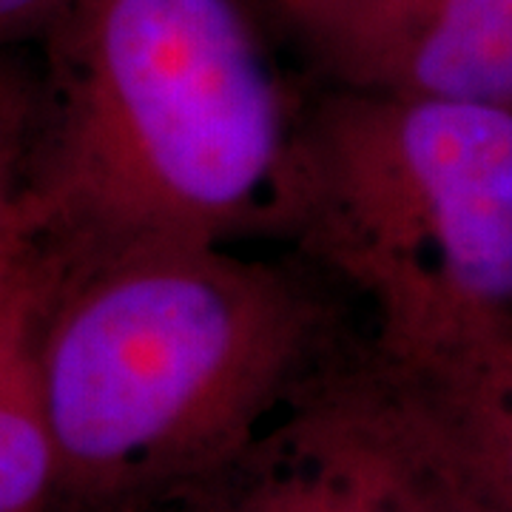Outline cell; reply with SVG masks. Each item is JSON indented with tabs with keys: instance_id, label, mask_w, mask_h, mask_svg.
Returning a JSON list of instances; mask_svg holds the SVG:
<instances>
[{
	"instance_id": "8fae6325",
	"label": "cell",
	"mask_w": 512,
	"mask_h": 512,
	"mask_svg": "<svg viewBox=\"0 0 512 512\" xmlns=\"http://www.w3.org/2000/svg\"><path fill=\"white\" fill-rule=\"evenodd\" d=\"M262 3H265V6H268V3H276V0H262Z\"/></svg>"
},
{
	"instance_id": "5b68a950",
	"label": "cell",
	"mask_w": 512,
	"mask_h": 512,
	"mask_svg": "<svg viewBox=\"0 0 512 512\" xmlns=\"http://www.w3.org/2000/svg\"><path fill=\"white\" fill-rule=\"evenodd\" d=\"M311 83L512 111V0H276Z\"/></svg>"
},
{
	"instance_id": "277c9868",
	"label": "cell",
	"mask_w": 512,
	"mask_h": 512,
	"mask_svg": "<svg viewBox=\"0 0 512 512\" xmlns=\"http://www.w3.org/2000/svg\"><path fill=\"white\" fill-rule=\"evenodd\" d=\"M134 512H478L365 336L254 436Z\"/></svg>"
},
{
	"instance_id": "6da1fadb",
	"label": "cell",
	"mask_w": 512,
	"mask_h": 512,
	"mask_svg": "<svg viewBox=\"0 0 512 512\" xmlns=\"http://www.w3.org/2000/svg\"><path fill=\"white\" fill-rule=\"evenodd\" d=\"M362 336L348 293L293 251L55 254L40 376L63 512L146 507L234 453Z\"/></svg>"
},
{
	"instance_id": "ba28073f",
	"label": "cell",
	"mask_w": 512,
	"mask_h": 512,
	"mask_svg": "<svg viewBox=\"0 0 512 512\" xmlns=\"http://www.w3.org/2000/svg\"><path fill=\"white\" fill-rule=\"evenodd\" d=\"M37 123V72L0 52V208L23 197Z\"/></svg>"
},
{
	"instance_id": "52a82bcc",
	"label": "cell",
	"mask_w": 512,
	"mask_h": 512,
	"mask_svg": "<svg viewBox=\"0 0 512 512\" xmlns=\"http://www.w3.org/2000/svg\"><path fill=\"white\" fill-rule=\"evenodd\" d=\"M387 370L478 512H512V345L433 373Z\"/></svg>"
},
{
	"instance_id": "9c48e42d",
	"label": "cell",
	"mask_w": 512,
	"mask_h": 512,
	"mask_svg": "<svg viewBox=\"0 0 512 512\" xmlns=\"http://www.w3.org/2000/svg\"><path fill=\"white\" fill-rule=\"evenodd\" d=\"M46 254V242L37 234L26 200L0 208V296L18 285Z\"/></svg>"
},
{
	"instance_id": "3957f363",
	"label": "cell",
	"mask_w": 512,
	"mask_h": 512,
	"mask_svg": "<svg viewBox=\"0 0 512 512\" xmlns=\"http://www.w3.org/2000/svg\"><path fill=\"white\" fill-rule=\"evenodd\" d=\"M282 242L365 305L382 365L512 345V111L311 83Z\"/></svg>"
},
{
	"instance_id": "7a4b0ae2",
	"label": "cell",
	"mask_w": 512,
	"mask_h": 512,
	"mask_svg": "<svg viewBox=\"0 0 512 512\" xmlns=\"http://www.w3.org/2000/svg\"><path fill=\"white\" fill-rule=\"evenodd\" d=\"M23 197L46 248L282 239L308 89L245 0H66Z\"/></svg>"
},
{
	"instance_id": "8992f818",
	"label": "cell",
	"mask_w": 512,
	"mask_h": 512,
	"mask_svg": "<svg viewBox=\"0 0 512 512\" xmlns=\"http://www.w3.org/2000/svg\"><path fill=\"white\" fill-rule=\"evenodd\" d=\"M55 254L0 296V512H63L60 461L40 376V322Z\"/></svg>"
},
{
	"instance_id": "30bf717a",
	"label": "cell",
	"mask_w": 512,
	"mask_h": 512,
	"mask_svg": "<svg viewBox=\"0 0 512 512\" xmlns=\"http://www.w3.org/2000/svg\"><path fill=\"white\" fill-rule=\"evenodd\" d=\"M66 0H0V52H15L46 32Z\"/></svg>"
}]
</instances>
